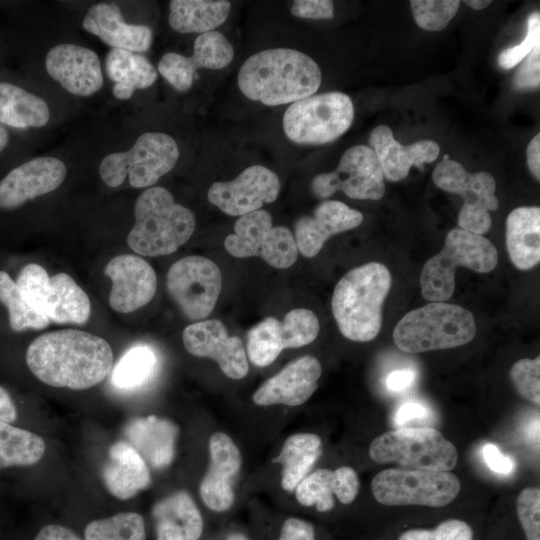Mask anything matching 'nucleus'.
I'll return each mask as SVG.
<instances>
[{
	"instance_id": "nucleus-56",
	"label": "nucleus",
	"mask_w": 540,
	"mask_h": 540,
	"mask_svg": "<svg viewBox=\"0 0 540 540\" xmlns=\"http://www.w3.org/2000/svg\"><path fill=\"white\" fill-rule=\"evenodd\" d=\"M464 3L475 9V10H481L487 7L489 4H491V1L488 0H465Z\"/></svg>"
},
{
	"instance_id": "nucleus-42",
	"label": "nucleus",
	"mask_w": 540,
	"mask_h": 540,
	"mask_svg": "<svg viewBox=\"0 0 540 540\" xmlns=\"http://www.w3.org/2000/svg\"><path fill=\"white\" fill-rule=\"evenodd\" d=\"M290 348L312 343L318 336L320 325L315 313L304 308L292 309L281 321Z\"/></svg>"
},
{
	"instance_id": "nucleus-26",
	"label": "nucleus",
	"mask_w": 540,
	"mask_h": 540,
	"mask_svg": "<svg viewBox=\"0 0 540 540\" xmlns=\"http://www.w3.org/2000/svg\"><path fill=\"white\" fill-rule=\"evenodd\" d=\"M82 26L111 48L134 53L146 52L152 43L153 33L149 26L128 24L115 3L93 4L86 12Z\"/></svg>"
},
{
	"instance_id": "nucleus-16",
	"label": "nucleus",
	"mask_w": 540,
	"mask_h": 540,
	"mask_svg": "<svg viewBox=\"0 0 540 540\" xmlns=\"http://www.w3.org/2000/svg\"><path fill=\"white\" fill-rule=\"evenodd\" d=\"M279 192L278 176L262 165H252L231 181L214 182L207 197L225 214L240 217L274 202Z\"/></svg>"
},
{
	"instance_id": "nucleus-46",
	"label": "nucleus",
	"mask_w": 540,
	"mask_h": 540,
	"mask_svg": "<svg viewBox=\"0 0 540 540\" xmlns=\"http://www.w3.org/2000/svg\"><path fill=\"white\" fill-rule=\"evenodd\" d=\"M540 42V13L533 12L527 19V31L523 41L504 49L498 56V64L503 69H511L521 63L534 46Z\"/></svg>"
},
{
	"instance_id": "nucleus-34",
	"label": "nucleus",
	"mask_w": 540,
	"mask_h": 540,
	"mask_svg": "<svg viewBox=\"0 0 540 540\" xmlns=\"http://www.w3.org/2000/svg\"><path fill=\"white\" fill-rule=\"evenodd\" d=\"M47 102L13 83L0 82V124L14 128H40L50 120Z\"/></svg>"
},
{
	"instance_id": "nucleus-21",
	"label": "nucleus",
	"mask_w": 540,
	"mask_h": 540,
	"mask_svg": "<svg viewBox=\"0 0 540 540\" xmlns=\"http://www.w3.org/2000/svg\"><path fill=\"white\" fill-rule=\"evenodd\" d=\"M104 272L112 280L109 304L116 312H133L149 303L156 293V273L139 256H115L107 263Z\"/></svg>"
},
{
	"instance_id": "nucleus-11",
	"label": "nucleus",
	"mask_w": 540,
	"mask_h": 540,
	"mask_svg": "<svg viewBox=\"0 0 540 540\" xmlns=\"http://www.w3.org/2000/svg\"><path fill=\"white\" fill-rule=\"evenodd\" d=\"M460 488L452 472L401 467L383 470L371 482L374 498L387 506L443 507L458 496Z\"/></svg>"
},
{
	"instance_id": "nucleus-45",
	"label": "nucleus",
	"mask_w": 540,
	"mask_h": 540,
	"mask_svg": "<svg viewBox=\"0 0 540 540\" xmlns=\"http://www.w3.org/2000/svg\"><path fill=\"white\" fill-rule=\"evenodd\" d=\"M517 515L527 540H540V489L527 487L517 498Z\"/></svg>"
},
{
	"instance_id": "nucleus-49",
	"label": "nucleus",
	"mask_w": 540,
	"mask_h": 540,
	"mask_svg": "<svg viewBox=\"0 0 540 540\" xmlns=\"http://www.w3.org/2000/svg\"><path fill=\"white\" fill-rule=\"evenodd\" d=\"M278 540H317L315 537V529L308 521L290 517L287 518L280 530Z\"/></svg>"
},
{
	"instance_id": "nucleus-41",
	"label": "nucleus",
	"mask_w": 540,
	"mask_h": 540,
	"mask_svg": "<svg viewBox=\"0 0 540 540\" xmlns=\"http://www.w3.org/2000/svg\"><path fill=\"white\" fill-rule=\"evenodd\" d=\"M409 3L416 24L427 31L443 30L460 6L458 0H411Z\"/></svg>"
},
{
	"instance_id": "nucleus-22",
	"label": "nucleus",
	"mask_w": 540,
	"mask_h": 540,
	"mask_svg": "<svg viewBox=\"0 0 540 540\" xmlns=\"http://www.w3.org/2000/svg\"><path fill=\"white\" fill-rule=\"evenodd\" d=\"M210 464L200 483V496L212 511L224 512L234 502L233 480L239 473L242 458L233 440L222 432L209 440Z\"/></svg>"
},
{
	"instance_id": "nucleus-25",
	"label": "nucleus",
	"mask_w": 540,
	"mask_h": 540,
	"mask_svg": "<svg viewBox=\"0 0 540 540\" xmlns=\"http://www.w3.org/2000/svg\"><path fill=\"white\" fill-rule=\"evenodd\" d=\"M369 145L378 158L384 177L393 182L403 180L412 166L423 169L425 163L434 162L440 153V146L433 140H420L406 146L400 144L387 125H379L372 130Z\"/></svg>"
},
{
	"instance_id": "nucleus-28",
	"label": "nucleus",
	"mask_w": 540,
	"mask_h": 540,
	"mask_svg": "<svg viewBox=\"0 0 540 540\" xmlns=\"http://www.w3.org/2000/svg\"><path fill=\"white\" fill-rule=\"evenodd\" d=\"M102 478L107 490L121 500L132 498L151 483L147 463L124 441L116 442L109 448Z\"/></svg>"
},
{
	"instance_id": "nucleus-5",
	"label": "nucleus",
	"mask_w": 540,
	"mask_h": 540,
	"mask_svg": "<svg viewBox=\"0 0 540 540\" xmlns=\"http://www.w3.org/2000/svg\"><path fill=\"white\" fill-rule=\"evenodd\" d=\"M472 313L456 304L431 302L409 311L393 331L396 346L407 353L450 349L473 340Z\"/></svg>"
},
{
	"instance_id": "nucleus-4",
	"label": "nucleus",
	"mask_w": 540,
	"mask_h": 540,
	"mask_svg": "<svg viewBox=\"0 0 540 540\" xmlns=\"http://www.w3.org/2000/svg\"><path fill=\"white\" fill-rule=\"evenodd\" d=\"M134 218L127 244L134 252L150 257L175 252L190 239L196 225L194 213L159 186L147 188L138 196Z\"/></svg>"
},
{
	"instance_id": "nucleus-29",
	"label": "nucleus",
	"mask_w": 540,
	"mask_h": 540,
	"mask_svg": "<svg viewBox=\"0 0 540 540\" xmlns=\"http://www.w3.org/2000/svg\"><path fill=\"white\" fill-rule=\"evenodd\" d=\"M124 435L153 468H163L172 462L178 435L173 422L154 415L135 418L125 426Z\"/></svg>"
},
{
	"instance_id": "nucleus-53",
	"label": "nucleus",
	"mask_w": 540,
	"mask_h": 540,
	"mask_svg": "<svg viewBox=\"0 0 540 540\" xmlns=\"http://www.w3.org/2000/svg\"><path fill=\"white\" fill-rule=\"evenodd\" d=\"M415 377V372L412 370L393 371L386 378V387L393 392L404 391L413 384Z\"/></svg>"
},
{
	"instance_id": "nucleus-23",
	"label": "nucleus",
	"mask_w": 540,
	"mask_h": 540,
	"mask_svg": "<svg viewBox=\"0 0 540 540\" xmlns=\"http://www.w3.org/2000/svg\"><path fill=\"white\" fill-rule=\"evenodd\" d=\"M321 373L316 357H300L266 380L253 394V402L259 406L302 405L316 391Z\"/></svg>"
},
{
	"instance_id": "nucleus-1",
	"label": "nucleus",
	"mask_w": 540,
	"mask_h": 540,
	"mask_svg": "<svg viewBox=\"0 0 540 540\" xmlns=\"http://www.w3.org/2000/svg\"><path fill=\"white\" fill-rule=\"evenodd\" d=\"M26 364L41 382L84 390L102 382L113 364L109 343L86 331L63 329L35 338L26 350Z\"/></svg>"
},
{
	"instance_id": "nucleus-44",
	"label": "nucleus",
	"mask_w": 540,
	"mask_h": 540,
	"mask_svg": "<svg viewBox=\"0 0 540 540\" xmlns=\"http://www.w3.org/2000/svg\"><path fill=\"white\" fill-rule=\"evenodd\" d=\"M398 540H474L469 524L459 519H448L434 529H410Z\"/></svg>"
},
{
	"instance_id": "nucleus-31",
	"label": "nucleus",
	"mask_w": 540,
	"mask_h": 540,
	"mask_svg": "<svg viewBox=\"0 0 540 540\" xmlns=\"http://www.w3.org/2000/svg\"><path fill=\"white\" fill-rule=\"evenodd\" d=\"M506 246L512 263L529 270L540 261V208L521 206L506 219Z\"/></svg>"
},
{
	"instance_id": "nucleus-17",
	"label": "nucleus",
	"mask_w": 540,
	"mask_h": 540,
	"mask_svg": "<svg viewBox=\"0 0 540 540\" xmlns=\"http://www.w3.org/2000/svg\"><path fill=\"white\" fill-rule=\"evenodd\" d=\"M66 175L65 163L54 156H38L20 164L0 180V210L18 209L56 190Z\"/></svg>"
},
{
	"instance_id": "nucleus-6",
	"label": "nucleus",
	"mask_w": 540,
	"mask_h": 540,
	"mask_svg": "<svg viewBox=\"0 0 540 540\" xmlns=\"http://www.w3.org/2000/svg\"><path fill=\"white\" fill-rule=\"evenodd\" d=\"M497 263V249L489 239L461 228L452 229L442 250L429 258L422 268V296L433 302L446 301L454 293L458 266L488 273L495 269Z\"/></svg>"
},
{
	"instance_id": "nucleus-55",
	"label": "nucleus",
	"mask_w": 540,
	"mask_h": 540,
	"mask_svg": "<svg viewBox=\"0 0 540 540\" xmlns=\"http://www.w3.org/2000/svg\"><path fill=\"white\" fill-rule=\"evenodd\" d=\"M17 419V408L10 393L0 385V421L12 423Z\"/></svg>"
},
{
	"instance_id": "nucleus-24",
	"label": "nucleus",
	"mask_w": 540,
	"mask_h": 540,
	"mask_svg": "<svg viewBox=\"0 0 540 540\" xmlns=\"http://www.w3.org/2000/svg\"><path fill=\"white\" fill-rule=\"evenodd\" d=\"M362 221V213L345 203L323 201L312 215L302 216L296 221L294 239L297 249L307 258L314 257L331 236L356 228Z\"/></svg>"
},
{
	"instance_id": "nucleus-19",
	"label": "nucleus",
	"mask_w": 540,
	"mask_h": 540,
	"mask_svg": "<svg viewBox=\"0 0 540 540\" xmlns=\"http://www.w3.org/2000/svg\"><path fill=\"white\" fill-rule=\"evenodd\" d=\"M45 68L54 81L75 96L90 97L104 84L98 55L78 44L53 46L45 56Z\"/></svg>"
},
{
	"instance_id": "nucleus-10",
	"label": "nucleus",
	"mask_w": 540,
	"mask_h": 540,
	"mask_svg": "<svg viewBox=\"0 0 540 540\" xmlns=\"http://www.w3.org/2000/svg\"><path fill=\"white\" fill-rule=\"evenodd\" d=\"M15 281L30 304L56 323L84 324L91 312L89 297L66 273L49 276L39 264L19 269Z\"/></svg>"
},
{
	"instance_id": "nucleus-40",
	"label": "nucleus",
	"mask_w": 540,
	"mask_h": 540,
	"mask_svg": "<svg viewBox=\"0 0 540 540\" xmlns=\"http://www.w3.org/2000/svg\"><path fill=\"white\" fill-rule=\"evenodd\" d=\"M156 363V355L150 347H133L117 363L112 373V383L120 389L139 387L152 376Z\"/></svg>"
},
{
	"instance_id": "nucleus-58",
	"label": "nucleus",
	"mask_w": 540,
	"mask_h": 540,
	"mask_svg": "<svg viewBox=\"0 0 540 540\" xmlns=\"http://www.w3.org/2000/svg\"><path fill=\"white\" fill-rule=\"evenodd\" d=\"M226 540H249L245 535L241 533L230 534Z\"/></svg>"
},
{
	"instance_id": "nucleus-9",
	"label": "nucleus",
	"mask_w": 540,
	"mask_h": 540,
	"mask_svg": "<svg viewBox=\"0 0 540 540\" xmlns=\"http://www.w3.org/2000/svg\"><path fill=\"white\" fill-rule=\"evenodd\" d=\"M354 107L342 92H326L292 103L283 116L285 135L297 144L332 142L351 126Z\"/></svg>"
},
{
	"instance_id": "nucleus-54",
	"label": "nucleus",
	"mask_w": 540,
	"mask_h": 540,
	"mask_svg": "<svg viewBox=\"0 0 540 540\" xmlns=\"http://www.w3.org/2000/svg\"><path fill=\"white\" fill-rule=\"evenodd\" d=\"M527 165L532 175L540 180V134H536L529 142L527 149Z\"/></svg>"
},
{
	"instance_id": "nucleus-2",
	"label": "nucleus",
	"mask_w": 540,
	"mask_h": 540,
	"mask_svg": "<svg viewBox=\"0 0 540 540\" xmlns=\"http://www.w3.org/2000/svg\"><path fill=\"white\" fill-rule=\"evenodd\" d=\"M322 80L318 64L293 49L275 48L257 52L240 67L237 83L253 101L277 106L312 96Z\"/></svg>"
},
{
	"instance_id": "nucleus-15",
	"label": "nucleus",
	"mask_w": 540,
	"mask_h": 540,
	"mask_svg": "<svg viewBox=\"0 0 540 540\" xmlns=\"http://www.w3.org/2000/svg\"><path fill=\"white\" fill-rule=\"evenodd\" d=\"M311 190L319 198L336 191L358 200H379L385 194L384 174L374 151L365 145L348 148L332 172L316 175Z\"/></svg>"
},
{
	"instance_id": "nucleus-12",
	"label": "nucleus",
	"mask_w": 540,
	"mask_h": 540,
	"mask_svg": "<svg viewBox=\"0 0 540 540\" xmlns=\"http://www.w3.org/2000/svg\"><path fill=\"white\" fill-rule=\"evenodd\" d=\"M432 179L441 190L462 196L464 203L458 216L461 229L478 235L489 231L492 224L489 212L499 206L496 182L490 173H470L459 162L443 159L435 167Z\"/></svg>"
},
{
	"instance_id": "nucleus-47",
	"label": "nucleus",
	"mask_w": 540,
	"mask_h": 540,
	"mask_svg": "<svg viewBox=\"0 0 540 540\" xmlns=\"http://www.w3.org/2000/svg\"><path fill=\"white\" fill-rule=\"evenodd\" d=\"M540 84V42L522 61L515 73L513 85L517 89H533Z\"/></svg>"
},
{
	"instance_id": "nucleus-7",
	"label": "nucleus",
	"mask_w": 540,
	"mask_h": 540,
	"mask_svg": "<svg viewBox=\"0 0 540 540\" xmlns=\"http://www.w3.org/2000/svg\"><path fill=\"white\" fill-rule=\"evenodd\" d=\"M179 156V147L172 136L146 132L130 149L103 157L99 174L111 188L119 187L127 177L134 188H150L175 167Z\"/></svg>"
},
{
	"instance_id": "nucleus-50",
	"label": "nucleus",
	"mask_w": 540,
	"mask_h": 540,
	"mask_svg": "<svg viewBox=\"0 0 540 540\" xmlns=\"http://www.w3.org/2000/svg\"><path fill=\"white\" fill-rule=\"evenodd\" d=\"M482 455L489 469L495 473L506 475L513 471L514 462L508 456L503 455L499 448L487 443L482 448Z\"/></svg>"
},
{
	"instance_id": "nucleus-36",
	"label": "nucleus",
	"mask_w": 540,
	"mask_h": 540,
	"mask_svg": "<svg viewBox=\"0 0 540 540\" xmlns=\"http://www.w3.org/2000/svg\"><path fill=\"white\" fill-rule=\"evenodd\" d=\"M45 448L39 435L0 421V469L35 465Z\"/></svg>"
},
{
	"instance_id": "nucleus-13",
	"label": "nucleus",
	"mask_w": 540,
	"mask_h": 540,
	"mask_svg": "<svg viewBox=\"0 0 540 540\" xmlns=\"http://www.w3.org/2000/svg\"><path fill=\"white\" fill-rule=\"evenodd\" d=\"M224 246L234 257L258 256L278 269L292 266L298 255L292 232L284 226H273L270 213L263 209L240 216Z\"/></svg>"
},
{
	"instance_id": "nucleus-33",
	"label": "nucleus",
	"mask_w": 540,
	"mask_h": 540,
	"mask_svg": "<svg viewBox=\"0 0 540 540\" xmlns=\"http://www.w3.org/2000/svg\"><path fill=\"white\" fill-rule=\"evenodd\" d=\"M230 9L231 3L225 0H172L168 22L179 33L200 35L222 25Z\"/></svg>"
},
{
	"instance_id": "nucleus-51",
	"label": "nucleus",
	"mask_w": 540,
	"mask_h": 540,
	"mask_svg": "<svg viewBox=\"0 0 540 540\" xmlns=\"http://www.w3.org/2000/svg\"><path fill=\"white\" fill-rule=\"evenodd\" d=\"M429 416V410L421 403H403L395 413L394 423L399 428L408 427L411 422L424 420Z\"/></svg>"
},
{
	"instance_id": "nucleus-48",
	"label": "nucleus",
	"mask_w": 540,
	"mask_h": 540,
	"mask_svg": "<svg viewBox=\"0 0 540 540\" xmlns=\"http://www.w3.org/2000/svg\"><path fill=\"white\" fill-rule=\"evenodd\" d=\"M291 13L299 18L332 19L334 4L331 0H296L291 7Z\"/></svg>"
},
{
	"instance_id": "nucleus-8",
	"label": "nucleus",
	"mask_w": 540,
	"mask_h": 540,
	"mask_svg": "<svg viewBox=\"0 0 540 540\" xmlns=\"http://www.w3.org/2000/svg\"><path fill=\"white\" fill-rule=\"evenodd\" d=\"M369 456L378 464L432 471H450L458 461L456 446L432 427L387 431L373 439Z\"/></svg>"
},
{
	"instance_id": "nucleus-14",
	"label": "nucleus",
	"mask_w": 540,
	"mask_h": 540,
	"mask_svg": "<svg viewBox=\"0 0 540 540\" xmlns=\"http://www.w3.org/2000/svg\"><path fill=\"white\" fill-rule=\"evenodd\" d=\"M166 287L187 319L203 320L216 305L222 288V275L210 259L187 256L170 267Z\"/></svg>"
},
{
	"instance_id": "nucleus-52",
	"label": "nucleus",
	"mask_w": 540,
	"mask_h": 540,
	"mask_svg": "<svg viewBox=\"0 0 540 540\" xmlns=\"http://www.w3.org/2000/svg\"><path fill=\"white\" fill-rule=\"evenodd\" d=\"M34 540H82L71 529L58 524H50L42 527Z\"/></svg>"
},
{
	"instance_id": "nucleus-18",
	"label": "nucleus",
	"mask_w": 540,
	"mask_h": 540,
	"mask_svg": "<svg viewBox=\"0 0 540 540\" xmlns=\"http://www.w3.org/2000/svg\"><path fill=\"white\" fill-rule=\"evenodd\" d=\"M233 57L231 43L214 30L196 37L191 56L168 52L159 60L157 69L174 89L186 92L191 88L197 70L222 69L231 63Z\"/></svg>"
},
{
	"instance_id": "nucleus-43",
	"label": "nucleus",
	"mask_w": 540,
	"mask_h": 540,
	"mask_svg": "<svg viewBox=\"0 0 540 540\" xmlns=\"http://www.w3.org/2000/svg\"><path fill=\"white\" fill-rule=\"evenodd\" d=\"M511 380L517 391L527 400L540 404V358H523L510 370Z\"/></svg>"
},
{
	"instance_id": "nucleus-20",
	"label": "nucleus",
	"mask_w": 540,
	"mask_h": 540,
	"mask_svg": "<svg viewBox=\"0 0 540 540\" xmlns=\"http://www.w3.org/2000/svg\"><path fill=\"white\" fill-rule=\"evenodd\" d=\"M182 340L190 354L215 360L227 377L242 379L248 374L249 365L241 339L229 336L219 320H203L187 326Z\"/></svg>"
},
{
	"instance_id": "nucleus-37",
	"label": "nucleus",
	"mask_w": 540,
	"mask_h": 540,
	"mask_svg": "<svg viewBox=\"0 0 540 540\" xmlns=\"http://www.w3.org/2000/svg\"><path fill=\"white\" fill-rule=\"evenodd\" d=\"M0 304L7 311L13 332L40 330L49 325V319L30 304L15 279L5 270H0Z\"/></svg>"
},
{
	"instance_id": "nucleus-39",
	"label": "nucleus",
	"mask_w": 540,
	"mask_h": 540,
	"mask_svg": "<svg viewBox=\"0 0 540 540\" xmlns=\"http://www.w3.org/2000/svg\"><path fill=\"white\" fill-rule=\"evenodd\" d=\"M85 540H146L143 517L136 512H120L87 524Z\"/></svg>"
},
{
	"instance_id": "nucleus-35",
	"label": "nucleus",
	"mask_w": 540,
	"mask_h": 540,
	"mask_svg": "<svg viewBox=\"0 0 540 540\" xmlns=\"http://www.w3.org/2000/svg\"><path fill=\"white\" fill-rule=\"evenodd\" d=\"M322 454V441L312 433L289 436L274 460L282 465L281 486L291 492L308 475Z\"/></svg>"
},
{
	"instance_id": "nucleus-57",
	"label": "nucleus",
	"mask_w": 540,
	"mask_h": 540,
	"mask_svg": "<svg viewBox=\"0 0 540 540\" xmlns=\"http://www.w3.org/2000/svg\"><path fill=\"white\" fill-rule=\"evenodd\" d=\"M9 143V133L4 125L0 124V153L6 148Z\"/></svg>"
},
{
	"instance_id": "nucleus-27",
	"label": "nucleus",
	"mask_w": 540,
	"mask_h": 540,
	"mask_svg": "<svg viewBox=\"0 0 540 540\" xmlns=\"http://www.w3.org/2000/svg\"><path fill=\"white\" fill-rule=\"evenodd\" d=\"M359 486L358 475L351 467L319 469L296 486L295 497L303 506H314L318 511L326 512L335 506L333 495L342 504H350L358 495Z\"/></svg>"
},
{
	"instance_id": "nucleus-32",
	"label": "nucleus",
	"mask_w": 540,
	"mask_h": 540,
	"mask_svg": "<svg viewBox=\"0 0 540 540\" xmlns=\"http://www.w3.org/2000/svg\"><path fill=\"white\" fill-rule=\"evenodd\" d=\"M105 71L114 83L112 93L118 100H128L135 90L146 89L157 80V70L140 53L111 48L105 58Z\"/></svg>"
},
{
	"instance_id": "nucleus-38",
	"label": "nucleus",
	"mask_w": 540,
	"mask_h": 540,
	"mask_svg": "<svg viewBox=\"0 0 540 540\" xmlns=\"http://www.w3.org/2000/svg\"><path fill=\"white\" fill-rule=\"evenodd\" d=\"M289 342L281 321L267 317L247 334V354L250 361L258 367L270 365Z\"/></svg>"
},
{
	"instance_id": "nucleus-30",
	"label": "nucleus",
	"mask_w": 540,
	"mask_h": 540,
	"mask_svg": "<svg viewBox=\"0 0 540 540\" xmlns=\"http://www.w3.org/2000/svg\"><path fill=\"white\" fill-rule=\"evenodd\" d=\"M152 516L156 540H199L202 535V515L185 491H178L157 502Z\"/></svg>"
},
{
	"instance_id": "nucleus-3",
	"label": "nucleus",
	"mask_w": 540,
	"mask_h": 540,
	"mask_svg": "<svg viewBox=\"0 0 540 540\" xmlns=\"http://www.w3.org/2000/svg\"><path fill=\"white\" fill-rule=\"evenodd\" d=\"M391 274L382 263L369 262L346 273L336 284L332 313L349 340H373L382 326V306L391 288Z\"/></svg>"
}]
</instances>
